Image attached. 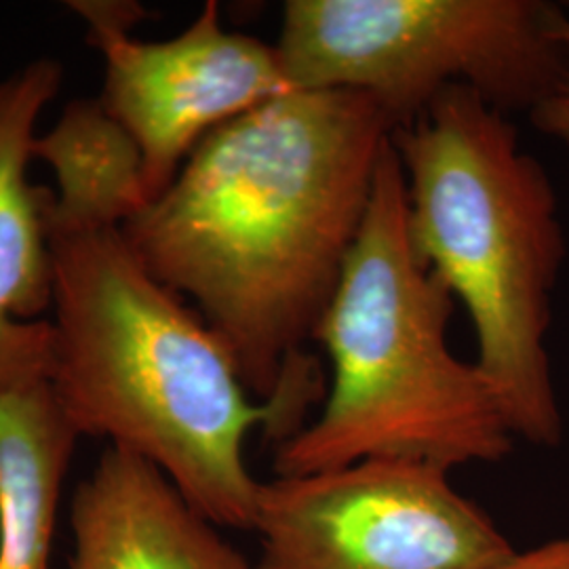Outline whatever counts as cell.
Instances as JSON below:
<instances>
[{"label": "cell", "instance_id": "cell-1", "mask_svg": "<svg viewBox=\"0 0 569 569\" xmlns=\"http://www.w3.org/2000/svg\"><path fill=\"white\" fill-rule=\"evenodd\" d=\"M392 133L361 93L291 89L207 136L122 226L262 403L310 399L302 346L342 279Z\"/></svg>", "mask_w": 569, "mask_h": 569}, {"label": "cell", "instance_id": "cell-2", "mask_svg": "<svg viewBox=\"0 0 569 569\" xmlns=\"http://www.w3.org/2000/svg\"><path fill=\"white\" fill-rule=\"evenodd\" d=\"M53 256L49 385L82 437L159 468L213 526L253 529L260 481L244 439L277 441L224 340L157 281L122 228H47Z\"/></svg>", "mask_w": 569, "mask_h": 569}, {"label": "cell", "instance_id": "cell-3", "mask_svg": "<svg viewBox=\"0 0 569 569\" xmlns=\"http://www.w3.org/2000/svg\"><path fill=\"white\" fill-rule=\"evenodd\" d=\"M453 302L411 243L403 167L390 142L366 222L312 338L333 371L326 407L277 446L274 475L367 460L449 472L509 456L515 437L486 376L449 348Z\"/></svg>", "mask_w": 569, "mask_h": 569}, {"label": "cell", "instance_id": "cell-4", "mask_svg": "<svg viewBox=\"0 0 569 569\" xmlns=\"http://www.w3.org/2000/svg\"><path fill=\"white\" fill-rule=\"evenodd\" d=\"M416 253L467 308L512 437L563 441L547 348L566 234L547 169L509 117L467 87L443 91L392 133Z\"/></svg>", "mask_w": 569, "mask_h": 569}, {"label": "cell", "instance_id": "cell-5", "mask_svg": "<svg viewBox=\"0 0 569 569\" xmlns=\"http://www.w3.org/2000/svg\"><path fill=\"white\" fill-rule=\"evenodd\" d=\"M300 91H352L395 131L467 87L531 112L569 77V11L547 0H289L274 42Z\"/></svg>", "mask_w": 569, "mask_h": 569}, {"label": "cell", "instance_id": "cell-6", "mask_svg": "<svg viewBox=\"0 0 569 569\" xmlns=\"http://www.w3.org/2000/svg\"><path fill=\"white\" fill-rule=\"evenodd\" d=\"M443 468L367 460L260 483L253 569H496L515 555Z\"/></svg>", "mask_w": 569, "mask_h": 569}, {"label": "cell", "instance_id": "cell-7", "mask_svg": "<svg viewBox=\"0 0 569 569\" xmlns=\"http://www.w3.org/2000/svg\"><path fill=\"white\" fill-rule=\"evenodd\" d=\"M89 44L106 61L100 102L142 152L148 203L207 136L291 91L277 47L228 30L213 0L171 39L108 32Z\"/></svg>", "mask_w": 569, "mask_h": 569}, {"label": "cell", "instance_id": "cell-8", "mask_svg": "<svg viewBox=\"0 0 569 569\" xmlns=\"http://www.w3.org/2000/svg\"><path fill=\"white\" fill-rule=\"evenodd\" d=\"M63 66L28 61L0 81V387L49 376L53 256L51 192L28 180L42 110L56 100Z\"/></svg>", "mask_w": 569, "mask_h": 569}, {"label": "cell", "instance_id": "cell-9", "mask_svg": "<svg viewBox=\"0 0 569 569\" xmlns=\"http://www.w3.org/2000/svg\"><path fill=\"white\" fill-rule=\"evenodd\" d=\"M72 569H253L163 472L106 449L72 498Z\"/></svg>", "mask_w": 569, "mask_h": 569}, {"label": "cell", "instance_id": "cell-10", "mask_svg": "<svg viewBox=\"0 0 569 569\" xmlns=\"http://www.w3.org/2000/svg\"><path fill=\"white\" fill-rule=\"evenodd\" d=\"M81 437L49 378L0 387V569H49L61 486Z\"/></svg>", "mask_w": 569, "mask_h": 569}, {"label": "cell", "instance_id": "cell-11", "mask_svg": "<svg viewBox=\"0 0 569 569\" xmlns=\"http://www.w3.org/2000/svg\"><path fill=\"white\" fill-rule=\"evenodd\" d=\"M32 159L49 164L58 182L47 228H122L148 203L142 152L100 98L68 103L37 136Z\"/></svg>", "mask_w": 569, "mask_h": 569}, {"label": "cell", "instance_id": "cell-12", "mask_svg": "<svg viewBox=\"0 0 569 569\" xmlns=\"http://www.w3.org/2000/svg\"><path fill=\"white\" fill-rule=\"evenodd\" d=\"M89 26V37L108 32L133 34V28L146 20L150 13L140 2L121 0H74L66 4Z\"/></svg>", "mask_w": 569, "mask_h": 569}, {"label": "cell", "instance_id": "cell-13", "mask_svg": "<svg viewBox=\"0 0 569 569\" xmlns=\"http://www.w3.org/2000/svg\"><path fill=\"white\" fill-rule=\"evenodd\" d=\"M529 119L542 136L569 146V77L529 112Z\"/></svg>", "mask_w": 569, "mask_h": 569}, {"label": "cell", "instance_id": "cell-14", "mask_svg": "<svg viewBox=\"0 0 569 569\" xmlns=\"http://www.w3.org/2000/svg\"><path fill=\"white\" fill-rule=\"evenodd\" d=\"M496 569H569V533L542 547L517 552Z\"/></svg>", "mask_w": 569, "mask_h": 569}]
</instances>
